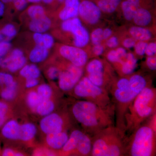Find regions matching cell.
Instances as JSON below:
<instances>
[{
  "label": "cell",
  "mask_w": 156,
  "mask_h": 156,
  "mask_svg": "<svg viewBox=\"0 0 156 156\" xmlns=\"http://www.w3.org/2000/svg\"><path fill=\"white\" fill-rule=\"evenodd\" d=\"M71 112L83 131L91 136L107 127L114 126L115 105L103 107L88 101L78 100L72 106Z\"/></svg>",
  "instance_id": "cell-1"
},
{
  "label": "cell",
  "mask_w": 156,
  "mask_h": 156,
  "mask_svg": "<svg viewBox=\"0 0 156 156\" xmlns=\"http://www.w3.org/2000/svg\"><path fill=\"white\" fill-rule=\"evenodd\" d=\"M156 89L147 87L135 97L125 116V131L129 135L156 113Z\"/></svg>",
  "instance_id": "cell-2"
},
{
  "label": "cell",
  "mask_w": 156,
  "mask_h": 156,
  "mask_svg": "<svg viewBox=\"0 0 156 156\" xmlns=\"http://www.w3.org/2000/svg\"><path fill=\"white\" fill-rule=\"evenodd\" d=\"M128 136L122 129L109 126L92 136L91 156H126Z\"/></svg>",
  "instance_id": "cell-3"
},
{
  "label": "cell",
  "mask_w": 156,
  "mask_h": 156,
  "mask_svg": "<svg viewBox=\"0 0 156 156\" xmlns=\"http://www.w3.org/2000/svg\"><path fill=\"white\" fill-rule=\"evenodd\" d=\"M152 116L128 136L126 156L156 155V123Z\"/></svg>",
  "instance_id": "cell-4"
},
{
  "label": "cell",
  "mask_w": 156,
  "mask_h": 156,
  "mask_svg": "<svg viewBox=\"0 0 156 156\" xmlns=\"http://www.w3.org/2000/svg\"><path fill=\"white\" fill-rule=\"evenodd\" d=\"M72 91L75 97L99 106L108 107L115 105L108 91L93 84L87 76L81 78Z\"/></svg>",
  "instance_id": "cell-5"
},
{
  "label": "cell",
  "mask_w": 156,
  "mask_h": 156,
  "mask_svg": "<svg viewBox=\"0 0 156 156\" xmlns=\"http://www.w3.org/2000/svg\"><path fill=\"white\" fill-rule=\"evenodd\" d=\"M61 27L62 30L72 34L75 46L82 48L88 44L90 39L89 32L79 18L76 17L64 20Z\"/></svg>",
  "instance_id": "cell-6"
},
{
  "label": "cell",
  "mask_w": 156,
  "mask_h": 156,
  "mask_svg": "<svg viewBox=\"0 0 156 156\" xmlns=\"http://www.w3.org/2000/svg\"><path fill=\"white\" fill-rule=\"evenodd\" d=\"M40 128L46 134L66 131L70 126L68 115L51 113L45 116L40 122Z\"/></svg>",
  "instance_id": "cell-7"
},
{
  "label": "cell",
  "mask_w": 156,
  "mask_h": 156,
  "mask_svg": "<svg viewBox=\"0 0 156 156\" xmlns=\"http://www.w3.org/2000/svg\"><path fill=\"white\" fill-rule=\"evenodd\" d=\"M83 71L82 67L70 64L66 69L61 71L58 78L59 89L64 92H70L81 80Z\"/></svg>",
  "instance_id": "cell-8"
},
{
  "label": "cell",
  "mask_w": 156,
  "mask_h": 156,
  "mask_svg": "<svg viewBox=\"0 0 156 156\" xmlns=\"http://www.w3.org/2000/svg\"><path fill=\"white\" fill-rule=\"evenodd\" d=\"M59 52L60 55L69 61L70 64L78 67H83L88 61L87 52L76 46L63 45L59 48Z\"/></svg>",
  "instance_id": "cell-9"
},
{
  "label": "cell",
  "mask_w": 156,
  "mask_h": 156,
  "mask_svg": "<svg viewBox=\"0 0 156 156\" xmlns=\"http://www.w3.org/2000/svg\"><path fill=\"white\" fill-rule=\"evenodd\" d=\"M79 14L86 22L90 24H95L100 19L101 10L95 3L85 0L80 3Z\"/></svg>",
  "instance_id": "cell-10"
},
{
  "label": "cell",
  "mask_w": 156,
  "mask_h": 156,
  "mask_svg": "<svg viewBox=\"0 0 156 156\" xmlns=\"http://www.w3.org/2000/svg\"><path fill=\"white\" fill-rule=\"evenodd\" d=\"M85 131L75 129L71 133L68 139L60 150V154L62 155H74L78 143Z\"/></svg>",
  "instance_id": "cell-11"
},
{
  "label": "cell",
  "mask_w": 156,
  "mask_h": 156,
  "mask_svg": "<svg viewBox=\"0 0 156 156\" xmlns=\"http://www.w3.org/2000/svg\"><path fill=\"white\" fill-rule=\"evenodd\" d=\"M69 135L66 131L46 134V142L51 148L60 150L68 139Z\"/></svg>",
  "instance_id": "cell-12"
},
{
  "label": "cell",
  "mask_w": 156,
  "mask_h": 156,
  "mask_svg": "<svg viewBox=\"0 0 156 156\" xmlns=\"http://www.w3.org/2000/svg\"><path fill=\"white\" fill-rule=\"evenodd\" d=\"M65 6L58 14L62 21L77 17L79 14L80 2L79 0H64Z\"/></svg>",
  "instance_id": "cell-13"
},
{
  "label": "cell",
  "mask_w": 156,
  "mask_h": 156,
  "mask_svg": "<svg viewBox=\"0 0 156 156\" xmlns=\"http://www.w3.org/2000/svg\"><path fill=\"white\" fill-rule=\"evenodd\" d=\"M52 21L47 15L41 17L30 19L29 23V29L34 33H46L50 29Z\"/></svg>",
  "instance_id": "cell-14"
},
{
  "label": "cell",
  "mask_w": 156,
  "mask_h": 156,
  "mask_svg": "<svg viewBox=\"0 0 156 156\" xmlns=\"http://www.w3.org/2000/svg\"><path fill=\"white\" fill-rule=\"evenodd\" d=\"M129 81L130 89L136 96L147 87H151L144 76L138 74L130 76Z\"/></svg>",
  "instance_id": "cell-15"
},
{
  "label": "cell",
  "mask_w": 156,
  "mask_h": 156,
  "mask_svg": "<svg viewBox=\"0 0 156 156\" xmlns=\"http://www.w3.org/2000/svg\"><path fill=\"white\" fill-rule=\"evenodd\" d=\"M92 148V136L84 132L78 143L74 155L90 156Z\"/></svg>",
  "instance_id": "cell-16"
},
{
  "label": "cell",
  "mask_w": 156,
  "mask_h": 156,
  "mask_svg": "<svg viewBox=\"0 0 156 156\" xmlns=\"http://www.w3.org/2000/svg\"><path fill=\"white\" fill-rule=\"evenodd\" d=\"M20 129V125L17 121L10 120L3 125L2 129V134L7 139L19 140Z\"/></svg>",
  "instance_id": "cell-17"
},
{
  "label": "cell",
  "mask_w": 156,
  "mask_h": 156,
  "mask_svg": "<svg viewBox=\"0 0 156 156\" xmlns=\"http://www.w3.org/2000/svg\"><path fill=\"white\" fill-rule=\"evenodd\" d=\"M137 59L131 53H127L126 56L117 63L121 65V71L124 75L129 76L134 73L137 66Z\"/></svg>",
  "instance_id": "cell-18"
},
{
  "label": "cell",
  "mask_w": 156,
  "mask_h": 156,
  "mask_svg": "<svg viewBox=\"0 0 156 156\" xmlns=\"http://www.w3.org/2000/svg\"><path fill=\"white\" fill-rule=\"evenodd\" d=\"M33 40L36 45L50 50L54 44V39L50 34L34 33Z\"/></svg>",
  "instance_id": "cell-19"
},
{
  "label": "cell",
  "mask_w": 156,
  "mask_h": 156,
  "mask_svg": "<svg viewBox=\"0 0 156 156\" xmlns=\"http://www.w3.org/2000/svg\"><path fill=\"white\" fill-rule=\"evenodd\" d=\"M49 54V50L35 45L31 50L29 58L33 63H40L44 61Z\"/></svg>",
  "instance_id": "cell-20"
},
{
  "label": "cell",
  "mask_w": 156,
  "mask_h": 156,
  "mask_svg": "<svg viewBox=\"0 0 156 156\" xmlns=\"http://www.w3.org/2000/svg\"><path fill=\"white\" fill-rule=\"evenodd\" d=\"M37 133V128L34 124L26 123L20 125L19 140L28 141L33 139Z\"/></svg>",
  "instance_id": "cell-21"
},
{
  "label": "cell",
  "mask_w": 156,
  "mask_h": 156,
  "mask_svg": "<svg viewBox=\"0 0 156 156\" xmlns=\"http://www.w3.org/2000/svg\"><path fill=\"white\" fill-rule=\"evenodd\" d=\"M134 23L138 26L144 27L148 25L151 22L152 16L149 11L146 9H137L134 18Z\"/></svg>",
  "instance_id": "cell-22"
},
{
  "label": "cell",
  "mask_w": 156,
  "mask_h": 156,
  "mask_svg": "<svg viewBox=\"0 0 156 156\" xmlns=\"http://www.w3.org/2000/svg\"><path fill=\"white\" fill-rule=\"evenodd\" d=\"M129 33L133 38L140 41H148L152 36L150 31L142 27H132L130 28Z\"/></svg>",
  "instance_id": "cell-23"
},
{
  "label": "cell",
  "mask_w": 156,
  "mask_h": 156,
  "mask_svg": "<svg viewBox=\"0 0 156 156\" xmlns=\"http://www.w3.org/2000/svg\"><path fill=\"white\" fill-rule=\"evenodd\" d=\"M41 71L38 67L34 64H26L20 69V74L23 77L38 79L41 76Z\"/></svg>",
  "instance_id": "cell-24"
},
{
  "label": "cell",
  "mask_w": 156,
  "mask_h": 156,
  "mask_svg": "<svg viewBox=\"0 0 156 156\" xmlns=\"http://www.w3.org/2000/svg\"><path fill=\"white\" fill-rule=\"evenodd\" d=\"M55 107V104L51 99L41 101L37 107L35 112L40 115L45 116L53 112Z\"/></svg>",
  "instance_id": "cell-25"
},
{
  "label": "cell",
  "mask_w": 156,
  "mask_h": 156,
  "mask_svg": "<svg viewBox=\"0 0 156 156\" xmlns=\"http://www.w3.org/2000/svg\"><path fill=\"white\" fill-rule=\"evenodd\" d=\"M17 84L16 81L5 88H3L1 92V96L5 100H13L16 96Z\"/></svg>",
  "instance_id": "cell-26"
},
{
  "label": "cell",
  "mask_w": 156,
  "mask_h": 156,
  "mask_svg": "<svg viewBox=\"0 0 156 156\" xmlns=\"http://www.w3.org/2000/svg\"><path fill=\"white\" fill-rule=\"evenodd\" d=\"M138 7L132 5L131 3L126 1L122 4V9L123 15L127 20H133L136 11Z\"/></svg>",
  "instance_id": "cell-27"
},
{
  "label": "cell",
  "mask_w": 156,
  "mask_h": 156,
  "mask_svg": "<svg viewBox=\"0 0 156 156\" xmlns=\"http://www.w3.org/2000/svg\"><path fill=\"white\" fill-rule=\"evenodd\" d=\"M27 59L25 56L12 60L6 66L5 68L11 73H15L21 69L26 64Z\"/></svg>",
  "instance_id": "cell-28"
},
{
  "label": "cell",
  "mask_w": 156,
  "mask_h": 156,
  "mask_svg": "<svg viewBox=\"0 0 156 156\" xmlns=\"http://www.w3.org/2000/svg\"><path fill=\"white\" fill-rule=\"evenodd\" d=\"M119 4L111 0H99L98 5L101 11L112 13L116 10Z\"/></svg>",
  "instance_id": "cell-29"
},
{
  "label": "cell",
  "mask_w": 156,
  "mask_h": 156,
  "mask_svg": "<svg viewBox=\"0 0 156 156\" xmlns=\"http://www.w3.org/2000/svg\"><path fill=\"white\" fill-rule=\"evenodd\" d=\"M37 92L38 94L41 101L49 100L53 95V90L49 85L46 84H41L38 87Z\"/></svg>",
  "instance_id": "cell-30"
},
{
  "label": "cell",
  "mask_w": 156,
  "mask_h": 156,
  "mask_svg": "<svg viewBox=\"0 0 156 156\" xmlns=\"http://www.w3.org/2000/svg\"><path fill=\"white\" fill-rule=\"evenodd\" d=\"M27 14L30 19H35L46 15L44 7L37 5H33L29 7Z\"/></svg>",
  "instance_id": "cell-31"
},
{
  "label": "cell",
  "mask_w": 156,
  "mask_h": 156,
  "mask_svg": "<svg viewBox=\"0 0 156 156\" xmlns=\"http://www.w3.org/2000/svg\"><path fill=\"white\" fill-rule=\"evenodd\" d=\"M27 101L29 107L34 112L41 101L40 97L36 91H31L29 92L27 98Z\"/></svg>",
  "instance_id": "cell-32"
},
{
  "label": "cell",
  "mask_w": 156,
  "mask_h": 156,
  "mask_svg": "<svg viewBox=\"0 0 156 156\" xmlns=\"http://www.w3.org/2000/svg\"><path fill=\"white\" fill-rule=\"evenodd\" d=\"M24 53L22 50H20L19 48H16L12 50L10 55L8 57L2 61L1 66L3 68H5L6 66L10 62L24 56Z\"/></svg>",
  "instance_id": "cell-33"
},
{
  "label": "cell",
  "mask_w": 156,
  "mask_h": 156,
  "mask_svg": "<svg viewBox=\"0 0 156 156\" xmlns=\"http://www.w3.org/2000/svg\"><path fill=\"white\" fill-rule=\"evenodd\" d=\"M1 30L4 37L9 39H12L16 36L17 30L16 27L12 23H8L4 26Z\"/></svg>",
  "instance_id": "cell-34"
},
{
  "label": "cell",
  "mask_w": 156,
  "mask_h": 156,
  "mask_svg": "<svg viewBox=\"0 0 156 156\" xmlns=\"http://www.w3.org/2000/svg\"><path fill=\"white\" fill-rule=\"evenodd\" d=\"M9 110L8 105L4 101H0V128L2 127L5 122Z\"/></svg>",
  "instance_id": "cell-35"
},
{
  "label": "cell",
  "mask_w": 156,
  "mask_h": 156,
  "mask_svg": "<svg viewBox=\"0 0 156 156\" xmlns=\"http://www.w3.org/2000/svg\"><path fill=\"white\" fill-rule=\"evenodd\" d=\"M14 77L10 74L5 72H0V86L5 88L13 83Z\"/></svg>",
  "instance_id": "cell-36"
},
{
  "label": "cell",
  "mask_w": 156,
  "mask_h": 156,
  "mask_svg": "<svg viewBox=\"0 0 156 156\" xmlns=\"http://www.w3.org/2000/svg\"><path fill=\"white\" fill-rule=\"evenodd\" d=\"M103 30L101 28L96 29L92 32L91 35V41L94 45L99 44L103 40L102 37Z\"/></svg>",
  "instance_id": "cell-37"
},
{
  "label": "cell",
  "mask_w": 156,
  "mask_h": 156,
  "mask_svg": "<svg viewBox=\"0 0 156 156\" xmlns=\"http://www.w3.org/2000/svg\"><path fill=\"white\" fill-rule=\"evenodd\" d=\"M61 70L56 66H51L49 67L47 71V75L48 78L51 80H58Z\"/></svg>",
  "instance_id": "cell-38"
},
{
  "label": "cell",
  "mask_w": 156,
  "mask_h": 156,
  "mask_svg": "<svg viewBox=\"0 0 156 156\" xmlns=\"http://www.w3.org/2000/svg\"><path fill=\"white\" fill-rule=\"evenodd\" d=\"M12 44L11 43L8 41H3L0 42V57L2 58L6 54L11 48Z\"/></svg>",
  "instance_id": "cell-39"
},
{
  "label": "cell",
  "mask_w": 156,
  "mask_h": 156,
  "mask_svg": "<svg viewBox=\"0 0 156 156\" xmlns=\"http://www.w3.org/2000/svg\"><path fill=\"white\" fill-rule=\"evenodd\" d=\"M148 44L145 41H140L135 44L134 48L135 52L139 56H142L145 54V51Z\"/></svg>",
  "instance_id": "cell-40"
},
{
  "label": "cell",
  "mask_w": 156,
  "mask_h": 156,
  "mask_svg": "<svg viewBox=\"0 0 156 156\" xmlns=\"http://www.w3.org/2000/svg\"><path fill=\"white\" fill-rule=\"evenodd\" d=\"M107 57L108 61L112 63H118L121 60L116 50H112L110 51L108 54Z\"/></svg>",
  "instance_id": "cell-41"
},
{
  "label": "cell",
  "mask_w": 156,
  "mask_h": 156,
  "mask_svg": "<svg viewBox=\"0 0 156 156\" xmlns=\"http://www.w3.org/2000/svg\"><path fill=\"white\" fill-rule=\"evenodd\" d=\"M156 53V44L152 42L148 44L145 51V54L148 56H152L155 55Z\"/></svg>",
  "instance_id": "cell-42"
},
{
  "label": "cell",
  "mask_w": 156,
  "mask_h": 156,
  "mask_svg": "<svg viewBox=\"0 0 156 156\" xmlns=\"http://www.w3.org/2000/svg\"><path fill=\"white\" fill-rule=\"evenodd\" d=\"M15 9L17 11H21L25 9L27 5L26 0H15L13 2Z\"/></svg>",
  "instance_id": "cell-43"
},
{
  "label": "cell",
  "mask_w": 156,
  "mask_h": 156,
  "mask_svg": "<svg viewBox=\"0 0 156 156\" xmlns=\"http://www.w3.org/2000/svg\"><path fill=\"white\" fill-rule=\"evenodd\" d=\"M146 65L151 70L155 71L156 69V58L154 56H148L147 58Z\"/></svg>",
  "instance_id": "cell-44"
},
{
  "label": "cell",
  "mask_w": 156,
  "mask_h": 156,
  "mask_svg": "<svg viewBox=\"0 0 156 156\" xmlns=\"http://www.w3.org/2000/svg\"><path fill=\"white\" fill-rule=\"evenodd\" d=\"M39 80L35 78H27L26 79L25 86L27 88H33L38 85Z\"/></svg>",
  "instance_id": "cell-45"
},
{
  "label": "cell",
  "mask_w": 156,
  "mask_h": 156,
  "mask_svg": "<svg viewBox=\"0 0 156 156\" xmlns=\"http://www.w3.org/2000/svg\"><path fill=\"white\" fill-rule=\"evenodd\" d=\"M136 44V41L133 38H126L123 42V46L128 49L134 48Z\"/></svg>",
  "instance_id": "cell-46"
},
{
  "label": "cell",
  "mask_w": 156,
  "mask_h": 156,
  "mask_svg": "<svg viewBox=\"0 0 156 156\" xmlns=\"http://www.w3.org/2000/svg\"><path fill=\"white\" fill-rule=\"evenodd\" d=\"M106 45L108 48H116L119 45L118 39L116 37H112L108 40L106 42Z\"/></svg>",
  "instance_id": "cell-47"
},
{
  "label": "cell",
  "mask_w": 156,
  "mask_h": 156,
  "mask_svg": "<svg viewBox=\"0 0 156 156\" xmlns=\"http://www.w3.org/2000/svg\"><path fill=\"white\" fill-rule=\"evenodd\" d=\"M93 52L96 56H100L103 54L104 48L102 45L99 44L95 45L93 48Z\"/></svg>",
  "instance_id": "cell-48"
},
{
  "label": "cell",
  "mask_w": 156,
  "mask_h": 156,
  "mask_svg": "<svg viewBox=\"0 0 156 156\" xmlns=\"http://www.w3.org/2000/svg\"><path fill=\"white\" fill-rule=\"evenodd\" d=\"M116 50L117 53H118L119 57H120L121 60L126 56V54L127 53V51L124 48H117Z\"/></svg>",
  "instance_id": "cell-49"
},
{
  "label": "cell",
  "mask_w": 156,
  "mask_h": 156,
  "mask_svg": "<svg viewBox=\"0 0 156 156\" xmlns=\"http://www.w3.org/2000/svg\"><path fill=\"white\" fill-rule=\"evenodd\" d=\"M15 153L16 152L12 149L10 148H6L3 150L2 155L4 156H14Z\"/></svg>",
  "instance_id": "cell-50"
},
{
  "label": "cell",
  "mask_w": 156,
  "mask_h": 156,
  "mask_svg": "<svg viewBox=\"0 0 156 156\" xmlns=\"http://www.w3.org/2000/svg\"><path fill=\"white\" fill-rule=\"evenodd\" d=\"M112 31L111 29L109 28L105 29L104 30H103V33H102V37H103V39L104 40H106L108 39L112 35Z\"/></svg>",
  "instance_id": "cell-51"
},
{
  "label": "cell",
  "mask_w": 156,
  "mask_h": 156,
  "mask_svg": "<svg viewBox=\"0 0 156 156\" xmlns=\"http://www.w3.org/2000/svg\"><path fill=\"white\" fill-rule=\"evenodd\" d=\"M5 4H4L2 2V1L0 0V15H1V16H2L3 14H4V13H5Z\"/></svg>",
  "instance_id": "cell-52"
},
{
  "label": "cell",
  "mask_w": 156,
  "mask_h": 156,
  "mask_svg": "<svg viewBox=\"0 0 156 156\" xmlns=\"http://www.w3.org/2000/svg\"><path fill=\"white\" fill-rule=\"evenodd\" d=\"M126 1L131 3L132 5L139 7L140 0H126Z\"/></svg>",
  "instance_id": "cell-53"
},
{
  "label": "cell",
  "mask_w": 156,
  "mask_h": 156,
  "mask_svg": "<svg viewBox=\"0 0 156 156\" xmlns=\"http://www.w3.org/2000/svg\"><path fill=\"white\" fill-rule=\"evenodd\" d=\"M44 3L46 4H50L53 2L54 0H42ZM58 2L60 3H62L64 2V0H57Z\"/></svg>",
  "instance_id": "cell-54"
},
{
  "label": "cell",
  "mask_w": 156,
  "mask_h": 156,
  "mask_svg": "<svg viewBox=\"0 0 156 156\" xmlns=\"http://www.w3.org/2000/svg\"><path fill=\"white\" fill-rule=\"evenodd\" d=\"M1 1H2L4 4H9V3L11 2L13 3L15 0H1Z\"/></svg>",
  "instance_id": "cell-55"
},
{
  "label": "cell",
  "mask_w": 156,
  "mask_h": 156,
  "mask_svg": "<svg viewBox=\"0 0 156 156\" xmlns=\"http://www.w3.org/2000/svg\"><path fill=\"white\" fill-rule=\"evenodd\" d=\"M27 2L33 3H37L41 2L42 0H26Z\"/></svg>",
  "instance_id": "cell-56"
},
{
  "label": "cell",
  "mask_w": 156,
  "mask_h": 156,
  "mask_svg": "<svg viewBox=\"0 0 156 156\" xmlns=\"http://www.w3.org/2000/svg\"><path fill=\"white\" fill-rule=\"evenodd\" d=\"M5 37L3 35V34L1 32V30H0V42L2 41H4V38Z\"/></svg>",
  "instance_id": "cell-57"
},
{
  "label": "cell",
  "mask_w": 156,
  "mask_h": 156,
  "mask_svg": "<svg viewBox=\"0 0 156 156\" xmlns=\"http://www.w3.org/2000/svg\"><path fill=\"white\" fill-rule=\"evenodd\" d=\"M23 154L22 153H21L20 152H16V153L15 154V156H23Z\"/></svg>",
  "instance_id": "cell-58"
},
{
  "label": "cell",
  "mask_w": 156,
  "mask_h": 156,
  "mask_svg": "<svg viewBox=\"0 0 156 156\" xmlns=\"http://www.w3.org/2000/svg\"><path fill=\"white\" fill-rule=\"evenodd\" d=\"M111 1H113V2H115L119 4L120 2H121V0H111Z\"/></svg>",
  "instance_id": "cell-59"
},
{
  "label": "cell",
  "mask_w": 156,
  "mask_h": 156,
  "mask_svg": "<svg viewBox=\"0 0 156 156\" xmlns=\"http://www.w3.org/2000/svg\"><path fill=\"white\" fill-rule=\"evenodd\" d=\"M2 58L0 57V66H1V63H2Z\"/></svg>",
  "instance_id": "cell-60"
},
{
  "label": "cell",
  "mask_w": 156,
  "mask_h": 156,
  "mask_svg": "<svg viewBox=\"0 0 156 156\" xmlns=\"http://www.w3.org/2000/svg\"><path fill=\"white\" fill-rule=\"evenodd\" d=\"M2 17V16H1V15H0V17Z\"/></svg>",
  "instance_id": "cell-61"
}]
</instances>
